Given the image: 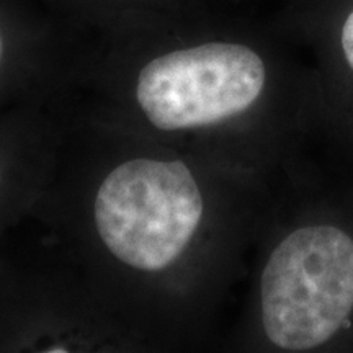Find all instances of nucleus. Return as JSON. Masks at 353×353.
<instances>
[{"label": "nucleus", "mask_w": 353, "mask_h": 353, "mask_svg": "<svg viewBox=\"0 0 353 353\" xmlns=\"http://www.w3.org/2000/svg\"><path fill=\"white\" fill-rule=\"evenodd\" d=\"M265 85L257 52L234 43H208L156 57L141 70L138 101L159 130L213 125L245 112Z\"/></svg>", "instance_id": "7ed1b4c3"}, {"label": "nucleus", "mask_w": 353, "mask_h": 353, "mask_svg": "<svg viewBox=\"0 0 353 353\" xmlns=\"http://www.w3.org/2000/svg\"><path fill=\"white\" fill-rule=\"evenodd\" d=\"M3 52H6V43H3L2 30H0V64H2V61H3Z\"/></svg>", "instance_id": "39448f33"}, {"label": "nucleus", "mask_w": 353, "mask_h": 353, "mask_svg": "<svg viewBox=\"0 0 353 353\" xmlns=\"http://www.w3.org/2000/svg\"><path fill=\"white\" fill-rule=\"evenodd\" d=\"M201 216V192L180 161L125 162L103 180L95 200L101 241L114 257L144 272L169 267Z\"/></svg>", "instance_id": "f03ea898"}, {"label": "nucleus", "mask_w": 353, "mask_h": 353, "mask_svg": "<svg viewBox=\"0 0 353 353\" xmlns=\"http://www.w3.org/2000/svg\"><path fill=\"white\" fill-rule=\"evenodd\" d=\"M260 299L276 347L306 352L325 343L353 309V239L334 226L291 232L265 265Z\"/></svg>", "instance_id": "f257e3e1"}, {"label": "nucleus", "mask_w": 353, "mask_h": 353, "mask_svg": "<svg viewBox=\"0 0 353 353\" xmlns=\"http://www.w3.org/2000/svg\"><path fill=\"white\" fill-rule=\"evenodd\" d=\"M342 50L345 54L348 65L353 70V12L347 17L345 23L342 28Z\"/></svg>", "instance_id": "20e7f679"}]
</instances>
